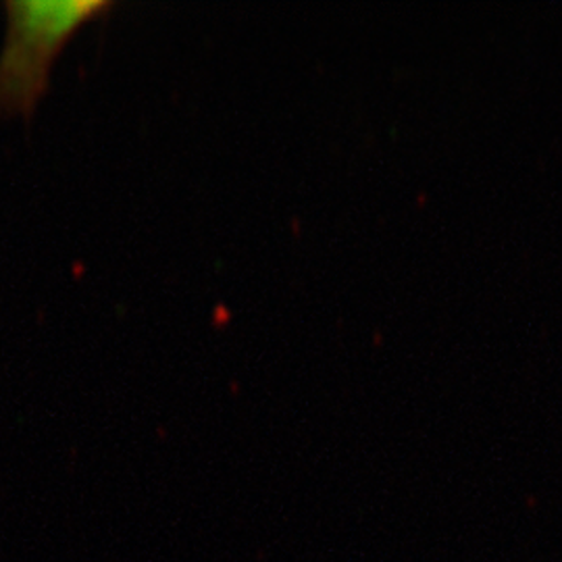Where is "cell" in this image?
Listing matches in <instances>:
<instances>
[{
	"label": "cell",
	"instance_id": "cell-1",
	"mask_svg": "<svg viewBox=\"0 0 562 562\" xmlns=\"http://www.w3.org/2000/svg\"><path fill=\"white\" fill-rule=\"evenodd\" d=\"M115 9L109 0H9L0 50V120H32L50 90L53 67L92 21Z\"/></svg>",
	"mask_w": 562,
	"mask_h": 562
}]
</instances>
